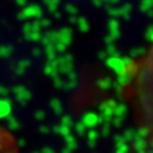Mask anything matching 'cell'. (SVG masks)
<instances>
[{"label": "cell", "mask_w": 153, "mask_h": 153, "mask_svg": "<svg viewBox=\"0 0 153 153\" xmlns=\"http://www.w3.org/2000/svg\"><path fill=\"white\" fill-rule=\"evenodd\" d=\"M120 94L134 125L153 147V36L144 51L121 68Z\"/></svg>", "instance_id": "obj_1"}, {"label": "cell", "mask_w": 153, "mask_h": 153, "mask_svg": "<svg viewBox=\"0 0 153 153\" xmlns=\"http://www.w3.org/2000/svg\"><path fill=\"white\" fill-rule=\"evenodd\" d=\"M0 153H19V146L14 134L1 124H0Z\"/></svg>", "instance_id": "obj_2"}]
</instances>
